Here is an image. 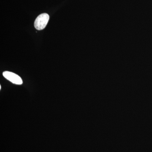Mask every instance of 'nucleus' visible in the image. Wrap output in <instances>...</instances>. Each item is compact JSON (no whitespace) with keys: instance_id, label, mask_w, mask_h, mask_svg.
I'll use <instances>...</instances> for the list:
<instances>
[{"instance_id":"f257e3e1","label":"nucleus","mask_w":152,"mask_h":152,"mask_svg":"<svg viewBox=\"0 0 152 152\" xmlns=\"http://www.w3.org/2000/svg\"><path fill=\"white\" fill-rule=\"evenodd\" d=\"M50 17L47 13H43L38 16L34 22V27L38 30L44 29L46 26Z\"/></svg>"},{"instance_id":"f03ea898","label":"nucleus","mask_w":152,"mask_h":152,"mask_svg":"<svg viewBox=\"0 0 152 152\" xmlns=\"http://www.w3.org/2000/svg\"><path fill=\"white\" fill-rule=\"evenodd\" d=\"M4 77L16 85H21L23 82L20 76L12 72L5 71L3 74Z\"/></svg>"}]
</instances>
